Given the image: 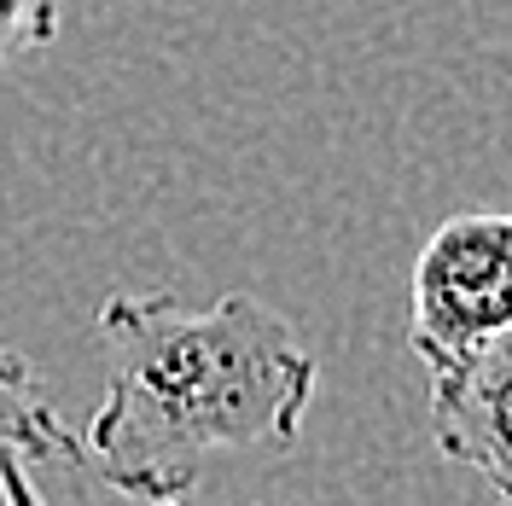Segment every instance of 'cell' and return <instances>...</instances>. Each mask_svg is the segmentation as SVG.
I'll return each instance as SVG.
<instances>
[{
	"label": "cell",
	"mask_w": 512,
	"mask_h": 506,
	"mask_svg": "<svg viewBox=\"0 0 512 506\" xmlns=\"http://www.w3.org/2000/svg\"><path fill=\"white\" fill-rule=\"evenodd\" d=\"M431 437L454 466L512 501V332L431 373Z\"/></svg>",
	"instance_id": "obj_3"
},
{
	"label": "cell",
	"mask_w": 512,
	"mask_h": 506,
	"mask_svg": "<svg viewBox=\"0 0 512 506\" xmlns=\"http://www.w3.org/2000/svg\"><path fill=\"white\" fill-rule=\"evenodd\" d=\"M105 396L82 454L117 495L187 501L210 460L297 443L315 396V361L291 326L245 291L216 309H181L175 297H105Z\"/></svg>",
	"instance_id": "obj_1"
},
{
	"label": "cell",
	"mask_w": 512,
	"mask_h": 506,
	"mask_svg": "<svg viewBox=\"0 0 512 506\" xmlns=\"http://www.w3.org/2000/svg\"><path fill=\"white\" fill-rule=\"evenodd\" d=\"M47 460L88 466L82 437L59 425V413L47 402V390H41V373H35L18 349L0 344V489L12 501H30L24 472L30 466H47Z\"/></svg>",
	"instance_id": "obj_4"
},
{
	"label": "cell",
	"mask_w": 512,
	"mask_h": 506,
	"mask_svg": "<svg viewBox=\"0 0 512 506\" xmlns=\"http://www.w3.org/2000/svg\"><path fill=\"white\" fill-rule=\"evenodd\" d=\"M59 35V0H0V64Z\"/></svg>",
	"instance_id": "obj_5"
},
{
	"label": "cell",
	"mask_w": 512,
	"mask_h": 506,
	"mask_svg": "<svg viewBox=\"0 0 512 506\" xmlns=\"http://www.w3.org/2000/svg\"><path fill=\"white\" fill-rule=\"evenodd\" d=\"M408 349L431 373L512 332V210L448 216L414 262Z\"/></svg>",
	"instance_id": "obj_2"
}]
</instances>
